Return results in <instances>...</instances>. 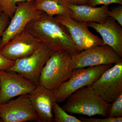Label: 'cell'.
<instances>
[{"label":"cell","instance_id":"obj_1","mask_svg":"<svg viewBox=\"0 0 122 122\" xmlns=\"http://www.w3.org/2000/svg\"><path fill=\"white\" fill-rule=\"evenodd\" d=\"M25 28L41 44L55 52L73 55L79 53L68 30L55 17L43 12L29 22Z\"/></svg>","mask_w":122,"mask_h":122},{"label":"cell","instance_id":"obj_2","mask_svg":"<svg viewBox=\"0 0 122 122\" xmlns=\"http://www.w3.org/2000/svg\"><path fill=\"white\" fill-rule=\"evenodd\" d=\"M62 107L69 113L108 117L111 104L103 100L90 86L80 88L70 95Z\"/></svg>","mask_w":122,"mask_h":122},{"label":"cell","instance_id":"obj_3","mask_svg":"<svg viewBox=\"0 0 122 122\" xmlns=\"http://www.w3.org/2000/svg\"><path fill=\"white\" fill-rule=\"evenodd\" d=\"M71 55L54 52L46 62L41 73L38 85L53 91L73 74Z\"/></svg>","mask_w":122,"mask_h":122},{"label":"cell","instance_id":"obj_4","mask_svg":"<svg viewBox=\"0 0 122 122\" xmlns=\"http://www.w3.org/2000/svg\"><path fill=\"white\" fill-rule=\"evenodd\" d=\"M113 65H103L74 69L70 78L53 91L56 102H63L76 90L92 85L105 71Z\"/></svg>","mask_w":122,"mask_h":122},{"label":"cell","instance_id":"obj_5","mask_svg":"<svg viewBox=\"0 0 122 122\" xmlns=\"http://www.w3.org/2000/svg\"><path fill=\"white\" fill-rule=\"evenodd\" d=\"M54 52L49 46L41 43L30 56L15 61L13 66L7 71L16 72L38 86L42 69Z\"/></svg>","mask_w":122,"mask_h":122},{"label":"cell","instance_id":"obj_6","mask_svg":"<svg viewBox=\"0 0 122 122\" xmlns=\"http://www.w3.org/2000/svg\"><path fill=\"white\" fill-rule=\"evenodd\" d=\"M71 67L73 70L89 66L110 65L122 61L111 47L103 45L93 46L71 55Z\"/></svg>","mask_w":122,"mask_h":122},{"label":"cell","instance_id":"obj_7","mask_svg":"<svg viewBox=\"0 0 122 122\" xmlns=\"http://www.w3.org/2000/svg\"><path fill=\"white\" fill-rule=\"evenodd\" d=\"M115 64L90 86L97 94L110 104L122 94V61Z\"/></svg>","mask_w":122,"mask_h":122},{"label":"cell","instance_id":"obj_8","mask_svg":"<svg viewBox=\"0 0 122 122\" xmlns=\"http://www.w3.org/2000/svg\"><path fill=\"white\" fill-rule=\"evenodd\" d=\"M34 1H22L17 8L0 41V50L12 38L25 29L29 22L44 12L35 9Z\"/></svg>","mask_w":122,"mask_h":122},{"label":"cell","instance_id":"obj_9","mask_svg":"<svg viewBox=\"0 0 122 122\" xmlns=\"http://www.w3.org/2000/svg\"><path fill=\"white\" fill-rule=\"evenodd\" d=\"M0 118L4 122H39L29 94L20 95L16 99L0 104Z\"/></svg>","mask_w":122,"mask_h":122},{"label":"cell","instance_id":"obj_10","mask_svg":"<svg viewBox=\"0 0 122 122\" xmlns=\"http://www.w3.org/2000/svg\"><path fill=\"white\" fill-rule=\"evenodd\" d=\"M55 18L67 29L79 52L93 46L103 45L102 39L90 31L87 23L77 22L64 15H57Z\"/></svg>","mask_w":122,"mask_h":122},{"label":"cell","instance_id":"obj_11","mask_svg":"<svg viewBox=\"0 0 122 122\" xmlns=\"http://www.w3.org/2000/svg\"><path fill=\"white\" fill-rule=\"evenodd\" d=\"M0 104L16 96L29 94L38 86L19 74L0 70Z\"/></svg>","mask_w":122,"mask_h":122},{"label":"cell","instance_id":"obj_12","mask_svg":"<svg viewBox=\"0 0 122 122\" xmlns=\"http://www.w3.org/2000/svg\"><path fill=\"white\" fill-rule=\"evenodd\" d=\"M41 44L25 28L1 49L0 54L8 59L15 61L30 56Z\"/></svg>","mask_w":122,"mask_h":122},{"label":"cell","instance_id":"obj_13","mask_svg":"<svg viewBox=\"0 0 122 122\" xmlns=\"http://www.w3.org/2000/svg\"><path fill=\"white\" fill-rule=\"evenodd\" d=\"M29 96L39 122H54L52 108L56 101L52 91L38 85Z\"/></svg>","mask_w":122,"mask_h":122},{"label":"cell","instance_id":"obj_14","mask_svg":"<svg viewBox=\"0 0 122 122\" xmlns=\"http://www.w3.org/2000/svg\"><path fill=\"white\" fill-rule=\"evenodd\" d=\"M87 23L89 27L94 29L101 35L103 45L113 48L122 58V26L110 17L102 23Z\"/></svg>","mask_w":122,"mask_h":122},{"label":"cell","instance_id":"obj_15","mask_svg":"<svg viewBox=\"0 0 122 122\" xmlns=\"http://www.w3.org/2000/svg\"><path fill=\"white\" fill-rule=\"evenodd\" d=\"M69 7L72 12L71 17L77 22L102 23L109 17L107 13L109 10L108 5L95 7L87 5H77L70 4Z\"/></svg>","mask_w":122,"mask_h":122},{"label":"cell","instance_id":"obj_16","mask_svg":"<svg viewBox=\"0 0 122 122\" xmlns=\"http://www.w3.org/2000/svg\"><path fill=\"white\" fill-rule=\"evenodd\" d=\"M35 9L51 16L64 15L71 17L72 12L65 0H35Z\"/></svg>","mask_w":122,"mask_h":122},{"label":"cell","instance_id":"obj_17","mask_svg":"<svg viewBox=\"0 0 122 122\" xmlns=\"http://www.w3.org/2000/svg\"><path fill=\"white\" fill-rule=\"evenodd\" d=\"M54 122H81L75 116L70 115L55 102L53 105Z\"/></svg>","mask_w":122,"mask_h":122},{"label":"cell","instance_id":"obj_18","mask_svg":"<svg viewBox=\"0 0 122 122\" xmlns=\"http://www.w3.org/2000/svg\"><path fill=\"white\" fill-rule=\"evenodd\" d=\"M35 0H0V6L3 13L12 18L17 8V4L22 1H29Z\"/></svg>","mask_w":122,"mask_h":122},{"label":"cell","instance_id":"obj_19","mask_svg":"<svg viewBox=\"0 0 122 122\" xmlns=\"http://www.w3.org/2000/svg\"><path fill=\"white\" fill-rule=\"evenodd\" d=\"M111 104L108 117L113 118L122 117V94Z\"/></svg>","mask_w":122,"mask_h":122},{"label":"cell","instance_id":"obj_20","mask_svg":"<svg viewBox=\"0 0 122 122\" xmlns=\"http://www.w3.org/2000/svg\"><path fill=\"white\" fill-rule=\"evenodd\" d=\"M107 13L109 17L113 19L122 26V5L112 7L107 11Z\"/></svg>","mask_w":122,"mask_h":122},{"label":"cell","instance_id":"obj_21","mask_svg":"<svg viewBox=\"0 0 122 122\" xmlns=\"http://www.w3.org/2000/svg\"><path fill=\"white\" fill-rule=\"evenodd\" d=\"M79 119L81 122H122V117L117 118L107 117L104 118L83 117L79 116Z\"/></svg>","mask_w":122,"mask_h":122},{"label":"cell","instance_id":"obj_22","mask_svg":"<svg viewBox=\"0 0 122 122\" xmlns=\"http://www.w3.org/2000/svg\"><path fill=\"white\" fill-rule=\"evenodd\" d=\"M113 4L122 5V0H88L87 5L95 7L99 5H108Z\"/></svg>","mask_w":122,"mask_h":122},{"label":"cell","instance_id":"obj_23","mask_svg":"<svg viewBox=\"0 0 122 122\" xmlns=\"http://www.w3.org/2000/svg\"><path fill=\"white\" fill-rule=\"evenodd\" d=\"M15 61L8 59L0 54V70L8 71L12 67Z\"/></svg>","mask_w":122,"mask_h":122},{"label":"cell","instance_id":"obj_24","mask_svg":"<svg viewBox=\"0 0 122 122\" xmlns=\"http://www.w3.org/2000/svg\"><path fill=\"white\" fill-rule=\"evenodd\" d=\"M10 19L8 16L4 13L0 14V41L2 33L9 23Z\"/></svg>","mask_w":122,"mask_h":122},{"label":"cell","instance_id":"obj_25","mask_svg":"<svg viewBox=\"0 0 122 122\" xmlns=\"http://www.w3.org/2000/svg\"><path fill=\"white\" fill-rule=\"evenodd\" d=\"M69 4L74 5H87L88 0H65Z\"/></svg>","mask_w":122,"mask_h":122},{"label":"cell","instance_id":"obj_26","mask_svg":"<svg viewBox=\"0 0 122 122\" xmlns=\"http://www.w3.org/2000/svg\"><path fill=\"white\" fill-rule=\"evenodd\" d=\"M3 13V12H2V9H1L0 6V13Z\"/></svg>","mask_w":122,"mask_h":122},{"label":"cell","instance_id":"obj_27","mask_svg":"<svg viewBox=\"0 0 122 122\" xmlns=\"http://www.w3.org/2000/svg\"></svg>","mask_w":122,"mask_h":122},{"label":"cell","instance_id":"obj_28","mask_svg":"<svg viewBox=\"0 0 122 122\" xmlns=\"http://www.w3.org/2000/svg\"></svg>","mask_w":122,"mask_h":122}]
</instances>
